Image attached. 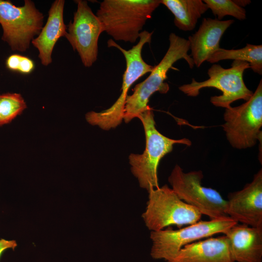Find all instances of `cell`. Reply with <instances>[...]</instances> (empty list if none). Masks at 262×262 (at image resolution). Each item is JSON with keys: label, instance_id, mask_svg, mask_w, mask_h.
<instances>
[{"label": "cell", "instance_id": "19", "mask_svg": "<svg viewBox=\"0 0 262 262\" xmlns=\"http://www.w3.org/2000/svg\"><path fill=\"white\" fill-rule=\"evenodd\" d=\"M26 103L17 93L0 95V126L9 123L26 108Z\"/></svg>", "mask_w": 262, "mask_h": 262}, {"label": "cell", "instance_id": "8", "mask_svg": "<svg viewBox=\"0 0 262 262\" xmlns=\"http://www.w3.org/2000/svg\"><path fill=\"white\" fill-rule=\"evenodd\" d=\"M221 126L233 147L243 149L254 147L262 140V80L251 98L242 105L225 109Z\"/></svg>", "mask_w": 262, "mask_h": 262}, {"label": "cell", "instance_id": "18", "mask_svg": "<svg viewBox=\"0 0 262 262\" xmlns=\"http://www.w3.org/2000/svg\"><path fill=\"white\" fill-rule=\"evenodd\" d=\"M233 60L246 62L250 68L255 73L262 74V45L247 44L243 48L227 49L219 48L207 61L210 63H217L224 60Z\"/></svg>", "mask_w": 262, "mask_h": 262}, {"label": "cell", "instance_id": "15", "mask_svg": "<svg viewBox=\"0 0 262 262\" xmlns=\"http://www.w3.org/2000/svg\"><path fill=\"white\" fill-rule=\"evenodd\" d=\"M171 262H235L224 235L184 246Z\"/></svg>", "mask_w": 262, "mask_h": 262}, {"label": "cell", "instance_id": "22", "mask_svg": "<svg viewBox=\"0 0 262 262\" xmlns=\"http://www.w3.org/2000/svg\"><path fill=\"white\" fill-rule=\"evenodd\" d=\"M21 55L17 54L9 56L6 61L7 67L11 70L17 71Z\"/></svg>", "mask_w": 262, "mask_h": 262}, {"label": "cell", "instance_id": "1", "mask_svg": "<svg viewBox=\"0 0 262 262\" xmlns=\"http://www.w3.org/2000/svg\"><path fill=\"white\" fill-rule=\"evenodd\" d=\"M160 4V0H104L96 16L114 40L133 43Z\"/></svg>", "mask_w": 262, "mask_h": 262}, {"label": "cell", "instance_id": "6", "mask_svg": "<svg viewBox=\"0 0 262 262\" xmlns=\"http://www.w3.org/2000/svg\"><path fill=\"white\" fill-rule=\"evenodd\" d=\"M237 223L227 217L199 221L176 230L167 229L151 231V256L155 259H164L167 262H171L185 245L216 234H224Z\"/></svg>", "mask_w": 262, "mask_h": 262}, {"label": "cell", "instance_id": "17", "mask_svg": "<svg viewBox=\"0 0 262 262\" xmlns=\"http://www.w3.org/2000/svg\"><path fill=\"white\" fill-rule=\"evenodd\" d=\"M174 16V23L180 30L190 31L209 9L201 0H161Z\"/></svg>", "mask_w": 262, "mask_h": 262}, {"label": "cell", "instance_id": "5", "mask_svg": "<svg viewBox=\"0 0 262 262\" xmlns=\"http://www.w3.org/2000/svg\"><path fill=\"white\" fill-rule=\"evenodd\" d=\"M249 68V63L238 60H234L229 68L213 64L208 70V79L199 82L192 79L191 83L182 85L179 89L187 96L196 97L202 88H215L222 94L211 97L210 102L216 107L229 108L234 101L239 99L246 101L252 97L253 92L246 87L243 80V73Z\"/></svg>", "mask_w": 262, "mask_h": 262}, {"label": "cell", "instance_id": "10", "mask_svg": "<svg viewBox=\"0 0 262 262\" xmlns=\"http://www.w3.org/2000/svg\"><path fill=\"white\" fill-rule=\"evenodd\" d=\"M44 16L34 3L25 0L22 6L11 1L0 0V24L3 29L1 39L13 50L25 51L43 24Z\"/></svg>", "mask_w": 262, "mask_h": 262}, {"label": "cell", "instance_id": "16", "mask_svg": "<svg viewBox=\"0 0 262 262\" xmlns=\"http://www.w3.org/2000/svg\"><path fill=\"white\" fill-rule=\"evenodd\" d=\"M64 0H56L49 11L47 22L38 36L32 41L38 50L41 64L47 66L52 62L51 54L58 40L66 33V27L63 19Z\"/></svg>", "mask_w": 262, "mask_h": 262}, {"label": "cell", "instance_id": "21", "mask_svg": "<svg viewBox=\"0 0 262 262\" xmlns=\"http://www.w3.org/2000/svg\"><path fill=\"white\" fill-rule=\"evenodd\" d=\"M34 68V64L33 60L21 55L17 71L23 74H29L33 71Z\"/></svg>", "mask_w": 262, "mask_h": 262}, {"label": "cell", "instance_id": "23", "mask_svg": "<svg viewBox=\"0 0 262 262\" xmlns=\"http://www.w3.org/2000/svg\"><path fill=\"white\" fill-rule=\"evenodd\" d=\"M16 246L17 243L15 240L0 239V257L5 250L8 249H14Z\"/></svg>", "mask_w": 262, "mask_h": 262}, {"label": "cell", "instance_id": "24", "mask_svg": "<svg viewBox=\"0 0 262 262\" xmlns=\"http://www.w3.org/2000/svg\"><path fill=\"white\" fill-rule=\"evenodd\" d=\"M233 1L237 5L242 8L251 2V1L248 0H233Z\"/></svg>", "mask_w": 262, "mask_h": 262}, {"label": "cell", "instance_id": "14", "mask_svg": "<svg viewBox=\"0 0 262 262\" xmlns=\"http://www.w3.org/2000/svg\"><path fill=\"white\" fill-rule=\"evenodd\" d=\"M224 235L235 262H262V228L237 223Z\"/></svg>", "mask_w": 262, "mask_h": 262}, {"label": "cell", "instance_id": "4", "mask_svg": "<svg viewBox=\"0 0 262 262\" xmlns=\"http://www.w3.org/2000/svg\"><path fill=\"white\" fill-rule=\"evenodd\" d=\"M153 32H141L138 43L129 50H126L113 40L107 41L108 47H115L120 50L125 58L126 67L123 75L121 92L116 101L110 108L100 112L91 111L85 115L87 121L97 125L104 130H109L119 125L123 119L124 111L128 93L131 86L140 78L150 73L154 67L145 62L142 50L146 43H150Z\"/></svg>", "mask_w": 262, "mask_h": 262}, {"label": "cell", "instance_id": "13", "mask_svg": "<svg viewBox=\"0 0 262 262\" xmlns=\"http://www.w3.org/2000/svg\"><path fill=\"white\" fill-rule=\"evenodd\" d=\"M232 19L219 20L203 18L198 30L188 37L191 57L194 65L199 67L220 48V39L227 29L233 23Z\"/></svg>", "mask_w": 262, "mask_h": 262}, {"label": "cell", "instance_id": "2", "mask_svg": "<svg viewBox=\"0 0 262 262\" xmlns=\"http://www.w3.org/2000/svg\"><path fill=\"white\" fill-rule=\"evenodd\" d=\"M169 40V48L161 62L154 67L150 75L144 81L135 86L132 89L133 93L127 96L123 115L125 123H129L150 108L148 103L153 94L156 92L162 94L168 92L169 87L164 81L167 78L168 70L176 62L183 59L190 68L194 67L193 60L188 54L190 49L188 40L173 33L170 34Z\"/></svg>", "mask_w": 262, "mask_h": 262}, {"label": "cell", "instance_id": "3", "mask_svg": "<svg viewBox=\"0 0 262 262\" xmlns=\"http://www.w3.org/2000/svg\"><path fill=\"white\" fill-rule=\"evenodd\" d=\"M141 121L146 136V147L141 154L130 155L129 159L131 171L137 179L140 186L148 192L159 187L157 169L160 160L171 152L175 144L191 145L188 138H169L161 133L156 129L154 114L151 108L138 116Z\"/></svg>", "mask_w": 262, "mask_h": 262}, {"label": "cell", "instance_id": "20", "mask_svg": "<svg viewBox=\"0 0 262 262\" xmlns=\"http://www.w3.org/2000/svg\"><path fill=\"white\" fill-rule=\"evenodd\" d=\"M208 9L217 17L221 19L226 16H230L239 20L246 18V11L244 8L237 5L233 0H204Z\"/></svg>", "mask_w": 262, "mask_h": 262}, {"label": "cell", "instance_id": "11", "mask_svg": "<svg viewBox=\"0 0 262 262\" xmlns=\"http://www.w3.org/2000/svg\"><path fill=\"white\" fill-rule=\"evenodd\" d=\"M75 1L77 9L65 37L77 51L83 65L89 67L97 60L98 39L104 31L102 23L87 2L82 0Z\"/></svg>", "mask_w": 262, "mask_h": 262}, {"label": "cell", "instance_id": "7", "mask_svg": "<svg viewBox=\"0 0 262 262\" xmlns=\"http://www.w3.org/2000/svg\"><path fill=\"white\" fill-rule=\"evenodd\" d=\"M146 211L142 215L146 226L158 231L170 226L180 227L199 221L200 212L180 199L167 185L150 190Z\"/></svg>", "mask_w": 262, "mask_h": 262}, {"label": "cell", "instance_id": "9", "mask_svg": "<svg viewBox=\"0 0 262 262\" xmlns=\"http://www.w3.org/2000/svg\"><path fill=\"white\" fill-rule=\"evenodd\" d=\"M203 178L201 170L186 173L177 164L168 180L179 197L202 214L210 219L229 217L226 213L227 200L216 190L203 186Z\"/></svg>", "mask_w": 262, "mask_h": 262}, {"label": "cell", "instance_id": "12", "mask_svg": "<svg viewBox=\"0 0 262 262\" xmlns=\"http://www.w3.org/2000/svg\"><path fill=\"white\" fill-rule=\"evenodd\" d=\"M226 213L238 223L262 228V169L242 190L229 194Z\"/></svg>", "mask_w": 262, "mask_h": 262}]
</instances>
